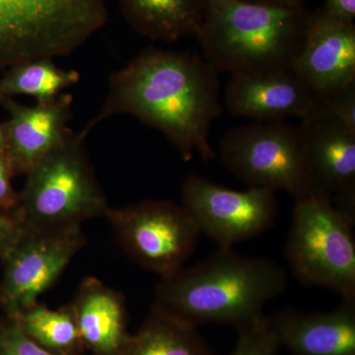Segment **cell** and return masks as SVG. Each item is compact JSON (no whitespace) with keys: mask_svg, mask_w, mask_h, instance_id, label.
<instances>
[{"mask_svg":"<svg viewBox=\"0 0 355 355\" xmlns=\"http://www.w3.org/2000/svg\"><path fill=\"white\" fill-rule=\"evenodd\" d=\"M222 113L218 72L205 58L148 48L111 74L104 105L79 135L85 139L101 121L130 114L162 132L184 161L197 153L207 162L216 158L209 132Z\"/></svg>","mask_w":355,"mask_h":355,"instance_id":"obj_1","label":"cell"},{"mask_svg":"<svg viewBox=\"0 0 355 355\" xmlns=\"http://www.w3.org/2000/svg\"><path fill=\"white\" fill-rule=\"evenodd\" d=\"M286 286V270L275 261L218 248L197 265L161 279L153 307L197 328L216 324L239 331L261 321L266 305Z\"/></svg>","mask_w":355,"mask_h":355,"instance_id":"obj_2","label":"cell"},{"mask_svg":"<svg viewBox=\"0 0 355 355\" xmlns=\"http://www.w3.org/2000/svg\"><path fill=\"white\" fill-rule=\"evenodd\" d=\"M309 16L305 4L297 2L205 0L196 37L202 58L218 73L292 69Z\"/></svg>","mask_w":355,"mask_h":355,"instance_id":"obj_3","label":"cell"},{"mask_svg":"<svg viewBox=\"0 0 355 355\" xmlns=\"http://www.w3.org/2000/svg\"><path fill=\"white\" fill-rule=\"evenodd\" d=\"M83 137L69 130L62 144L26 175L12 216L27 229L83 226L110 209L84 148Z\"/></svg>","mask_w":355,"mask_h":355,"instance_id":"obj_4","label":"cell"},{"mask_svg":"<svg viewBox=\"0 0 355 355\" xmlns=\"http://www.w3.org/2000/svg\"><path fill=\"white\" fill-rule=\"evenodd\" d=\"M107 21L106 0H0V69L69 55Z\"/></svg>","mask_w":355,"mask_h":355,"instance_id":"obj_5","label":"cell"},{"mask_svg":"<svg viewBox=\"0 0 355 355\" xmlns=\"http://www.w3.org/2000/svg\"><path fill=\"white\" fill-rule=\"evenodd\" d=\"M355 217L329 200H295L286 257L291 272L307 286L355 300Z\"/></svg>","mask_w":355,"mask_h":355,"instance_id":"obj_6","label":"cell"},{"mask_svg":"<svg viewBox=\"0 0 355 355\" xmlns=\"http://www.w3.org/2000/svg\"><path fill=\"white\" fill-rule=\"evenodd\" d=\"M219 156L249 187L284 191L294 200L314 196L299 128L286 121L231 128L221 139Z\"/></svg>","mask_w":355,"mask_h":355,"instance_id":"obj_7","label":"cell"},{"mask_svg":"<svg viewBox=\"0 0 355 355\" xmlns=\"http://www.w3.org/2000/svg\"><path fill=\"white\" fill-rule=\"evenodd\" d=\"M105 217L125 253L161 279L184 268L202 236L188 210L170 200L110 207Z\"/></svg>","mask_w":355,"mask_h":355,"instance_id":"obj_8","label":"cell"},{"mask_svg":"<svg viewBox=\"0 0 355 355\" xmlns=\"http://www.w3.org/2000/svg\"><path fill=\"white\" fill-rule=\"evenodd\" d=\"M24 228V227H23ZM86 244L83 226L24 228L11 251L1 259L0 306L15 316L39 303Z\"/></svg>","mask_w":355,"mask_h":355,"instance_id":"obj_9","label":"cell"},{"mask_svg":"<svg viewBox=\"0 0 355 355\" xmlns=\"http://www.w3.org/2000/svg\"><path fill=\"white\" fill-rule=\"evenodd\" d=\"M182 205L200 234L218 248H234L272 228L279 205L275 191L249 187L235 191L190 175L182 187Z\"/></svg>","mask_w":355,"mask_h":355,"instance_id":"obj_10","label":"cell"},{"mask_svg":"<svg viewBox=\"0 0 355 355\" xmlns=\"http://www.w3.org/2000/svg\"><path fill=\"white\" fill-rule=\"evenodd\" d=\"M298 128L313 195L355 217V130L319 110Z\"/></svg>","mask_w":355,"mask_h":355,"instance_id":"obj_11","label":"cell"},{"mask_svg":"<svg viewBox=\"0 0 355 355\" xmlns=\"http://www.w3.org/2000/svg\"><path fill=\"white\" fill-rule=\"evenodd\" d=\"M320 99L293 69H270L231 74L224 105L231 116L270 123L316 111Z\"/></svg>","mask_w":355,"mask_h":355,"instance_id":"obj_12","label":"cell"},{"mask_svg":"<svg viewBox=\"0 0 355 355\" xmlns=\"http://www.w3.org/2000/svg\"><path fill=\"white\" fill-rule=\"evenodd\" d=\"M294 71L318 98L355 83V25L331 16L323 7L310 12Z\"/></svg>","mask_w":355,"mask_h":355,"instance_id":"obj_13","label":"cell"},{"mask_svg":"<svg viewBox=\"0 0 355 355\" xmlns=\"http://www.w3.org/2000/svg\"><path fill=\"white\" fill-rule=\"evenodd\" d=\"M9 114L6 123V155L14 175H27L57 148L67 137L71 119L73 97L67 93L35 106L19 104L11 97H0Z\"/></svg>","mask_w":355,"mask_h":355,"instance_id":"obj_14","label":"cell"},{"mask_svg":"<svg viewBox=\"0 0 355 355\" xmlns=\"http://www.w3.org/2000/svg\"><path fill=\"white\" fill-rule=\"evenodd\" d=\"M291 355H355V300H343L330 312L292 308L268 317Z\"/></svg>","mask_w":355,"mask_h":355,"instance_id":"obj_15","label":"cell"},{"mask_svg":"<svg viewBox=\"0 0 355 355\" xmlns=\"http://www.w3.org/2000/svg\"><path fill=\"white\" fill-rule=\"evenodd\" d=\"M85 350L94 355H121L132 334L123 294L96 277L81 282L70 303Z\"/></svg>","mask_w":355,"mask_h":355,"instance_id":"obj_16","label":"cell"},{"mask_svg":"<svg viewBox=\"0 0 355 355\" xmlns=\"http://www.w3.org/2000/svg\"><path fill=\"white\" fill-rule=\"evenodd\" d=\"M128 25L153 41L176 42L196 36L205 0H118Z\"/></svg>","mask_w":355,"mask_h":355,"instance_id":"obj_17","label":"cell"},{"mask_svg":"<svg viewBox=\"0 0 355 355\" xmlns=\"http://www.w3.org/2000/svg\"><path fill=\"white\" fill-rule=\"evenodd\" d=\"M121 355H212L200 328L155 307Z\"/></svg>","mask_w":355,"mask_h":355,"instance_id":"obj_18","label":"cell"},{"mask_svg":"<svg viewBox=\"0 0 355 355\" xmlns=\"http://www.w3.org/2000/svg\"><path fill=\"white\" fill-rule=\"evenodd\" d=\"M10 317L26 335L53 354L83 355L86 352L70 304L51 309L38 303Z\"/></svg>","mask_w":355,"mask_h":355,"instance_id":"obj_19","label":"cell"},{"mask_svg":"<svg viewBox=\"0 0 355 355\" xmlns=\"http://www.w3.org/2000/svg\"><path fill=\"white\" fill-rule=\"evenodd\" d=\"M80 80L78 72L64 69L53 58L21 62L0 78V97L30 96L36 103L50 101Z\"/></svg>","mask_w":355,"mask_h":355,"instance_id":"obj_20","label":"cell"},{"mask_svg":"<svg viewBox=\"0 0 355 355\" xmlns=\"http://www.w3.org/2000/svg\"><path fill=\"white\" fill-rule=\"evenodd\" d=\"M237 345L231 355H277L282 345L268 317L238 331Z\"/></svg>","mask_w":355,"mask_h":355,"instance_id":"obj_21","label":"cell"},{"mask_svg":"<svg viewBox=\"0 0 355 355\" xmlns=\"http://www.w3.org/2000/svg\"><path fill=\"white\" fill-rule=\"evenodd\" d=\"M0 355H58L41 347L21 330L14 318L0 319Z\"/></svg>","mask_w":355,"mask_h":355,"instance_id":"obj_22","label":"cell"},{"mask_svg":"<svg viewBox=\"0 0 355 355\" xmlns=\"http://www.w3.org/2000/svg\"><path fill=\"white\" fill-rule=\"evenodd\" d=\"M317 110L355 130V83L336 94L320 99Z\"/></svg>","mask_w":355,"mask_h":355,"instance_id":"obj_23","label":"cell"},{"mask_svg":"<svg viewBox=\"0 0 355 355\" xmlns=\"http://www.w3.org/2000/svg\"><path fill=\"white\" fill-rule=\"evenodd\" d=\"M14 175L6 153L0 154V211L12 214L19 205L20 193L12 184Z\"/></svg>","mask_w":355,"mask_h":355,"instance_id":"obj_24","label":"cell"},{"mask_svg":"<svg viewBox=\"0 0 355 355\" xmlns=\"http://www.w3.org/2000/svg\"><path fill=\"white\" fill-rule=\"evenodd\" d=\"M24 228L11 214L0 211V259H3L22 235Z\"/></svg>","mask_w":355,"mask_h":355,"instance_id":"obj_25","label":"cell"},{"mask_svg":"<svg viewBox=\"0 0 355 355\" xmlns=\"http://www.w3.org/2000/svg\"><path fill=\"white\" fill-rule=\"evenodd\" d=\"M324 11L336 19L345 22H354L355 17V0H326Z\"/></svg>","mask_w":355,"mask_h":355,"instance_id":"obj_26","label":"cell"},{"mask_svg":"<svg viewBox=\"0 0 355 355\" xmlns=\"http://www.w3.org/2000/svg\"><path fill=\"white\" fill-rule=\"evenodd\" d=\"M7 132L6 123H0V154L6 151Z\"/></svg>","mask_w":355,"mask_h":355,"instance_id":"obj_27","label":"cell"},{"mask_svg":"<svg viewBox=\"0 0 355 355\" xmlns=\"http://www.w3.org/2000/svg\"><path fill=\"white\" fill-rule=\"evenodd\" d=\"M241 1L253 2V3H277V2L291 1V0H241Z\"/></svg>","mask_w":355,"mask_h":355,"instance_id":"obj_28","label":"cell"},{"mask_svg":"<svg viewBox=\"0 0 355 355\" xmlns=\"http://www.w3.org/2000/svg\"><path fill=\"white\" fill-rule=\"evenodd\" d=\"M293 2H297V3L305 4L306 0H291Z\"/></svg>","mask_w":355,"mask_h":355,"instance_id":"obj_29","label":"cell"}]
</instances>
